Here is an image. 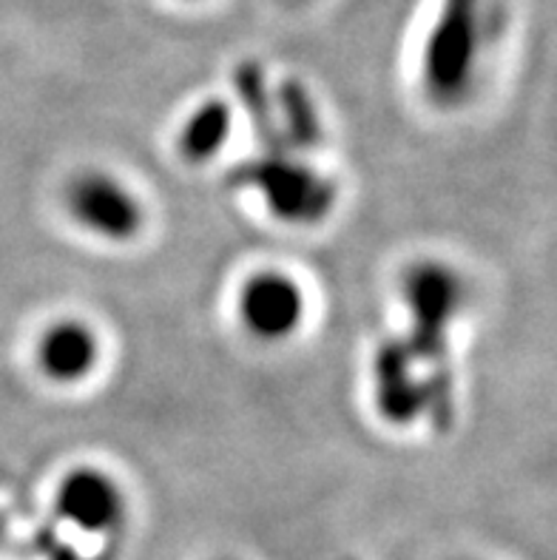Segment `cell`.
Segmentation results:
<instances>
[{
	"instance_id": "1",
	"label": "cell",
	"mask_w": 557,
	"mask_h": 560,
	"mask_svg": "<svg viewBox=\"0 0 557 560\" xmlns=\"http://www.w3.org/2000/svg\"><path fill=\"white\" fill-rule=\"evenodd\" d=\"M404 302L409 311V339H404L413 362L430 364L436 376L446 373V336L464 305V284L444 262L423 259L404 277Z\"/></svg>"
},
{
	"instance_id": "2",
	"label": "cell",
	"mask_w": 557,
	"mask_h": 560,
	"mask_svg": "<svg viewBox=\"0 0 557 560\" xmlns=\"http://www.w3.org/2000/svg\"><path fill=\"white\" fill-rule=\"evenodd\" d=\"M228 179L240 188L259 191L270 213L290 225H316L336 206V183L293 160L288 151L247 160L236 165Z\"/></svg>"
},
{
	"instance_id": "3",
	"label": "cell",
	"mask_w": 557,
	"mask_h": 560,
	"mask_svg": "<svg viewBox=\"0 0 557 560\" xmlns=\"http://www.w3.org/2000/svg\"><path fill=\"white\" fill-rule=\"evenodd\" d=\"M484 21L480 0H444L423 49V89L438 106H459L475 78Z\"/></svg>"
},
{
	"instance_id": "4",
	"label": "cell",
	"mask_w": 557,
	"mask_h": 560,
	"mask_svg": "<svg viewBox=\"0 0 557 560\" xmlns=\"http://www.w3.org/2000/svg\"><path fill=\"white\" fill-rule=\"evenodd\" d=\"M66 208L83 231L106 242L135 240L146 225L140 199L106 171H83L71 179Z\"/></svg>"
},
{
	"instance_id": "5",
	"label": "cell",
	"mask_w": 557,
	"mask_h": 560,
	"mask_svg": "<svg viewBox=\"0 0 557 560\" xmlns=\"http://www.w3.org/2000/svg\"><path fill=\"white\" fill-rule=\"evenodd\" d=\"M302 284L282 270H259L242 284L240 319L259 341H288L304 322Z\"/></svg>"
},
{
	"instance_id": "6",
	"label": "cell",
	"mask_w": 557,
	"mask_h": 560,
	"mask_svg": "<svg viewBox=\"0 0 557 560\" xmlns=\"http://www.w3.org/2000/svg\"><path fill=\"white\" fill-rule=\"evenodd\" d=\"M55 510L83 533L106 535L126 518V495L106 469L78 467L57 483Z\"/></svg>"
},
{
	"instance_id": "7",
	"label": "cell",
	"mask_w": 557,
	"mask_h": 560,
	"mask_svg": "<svg viewBox=\"0 0 557 560\" xmlns=\"http://www.w3.org/2000/svg\"><path fill=\"white\" fill-rule=\"evenodd\" d=\"M100 362V339L80 319H60L46 327L37 341V368L49 382L78 384L94 373Z\"/></svg>"
},
{
	"instance_id": "8",
	"label": "cell",
	"mask_w": 557,
	"mask_h": 560,
	"mask_svg": "<svg viewBox=\"0 0 557 560\" xmlns=\"http://www.w3.org/2000/svg\"><path fill=\"white\" fill-rule=\"evenodd\" d=\"M413 355L404 341L381 345L373 362L375 407L393 424H409L423 412L421 382L413 376Z\"/></svg>"
},
{
	"instance_id": "9",
	"label": "cell",
	"mask_w": 557,
	"mask_h": 560,
	"mask_svg": "<svg viewBox=\"0 0 557 560\" xmlns=\"http://www.w3.org/2000/svg\"><path fill=\"white\" fill-rule=\"evenodd\" d=\"M231 135V106L225 100L211 97L190 112L179 131V151L188 163H208Z\"/></svg>"
},
{
	"instance_id": "10",
	"label": "cell",
	"mask_w": 557,
	"mask_h": 560,
	"mask_svg": "<svg viewBox=\"0 0 557 560\" xmlns=\"http://www.w3.org/2000/svg\"><path fill=\"white\" fill-rule=\"evenodd\" d=\"M233 83H236V94H240L242 106H245L247 117L254 122L256 137L262 140V149L265 154H279V151H288V142L282 137V128H279V117H276L274 100L265 92V78L256 63H242L233 74Z\"/></svg>"
},
{
	"instance_id": "11",
	"label": "cell",
	"mask_w": 557,
	"mask_h": 560,
	"mask_svg": "<svg viewBox=\"0 0 557 560\" xmlns=\"http://www.w3.org/2000/svg\"><path fill=\"white\" fill-rule=\"evenodd\" d=\"M279 128L288 145L293 149H316L322 142V120L313 106V97L307 94L299 80H285L279 85Z\"/></svg>"
}]
</instances>
